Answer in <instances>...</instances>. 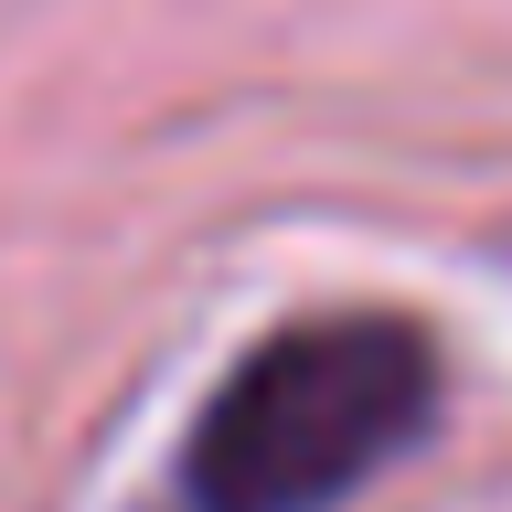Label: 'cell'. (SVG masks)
<instances>
[{
    "instance_id": "1",
    "label": "cell",
    "mask_w": 512,
    "mask_h": 512,
    "mask_svg": "<svg viewBox=\"0 0 512 512\" xmlns=\"http://www.w3.org/2000/svg\"><path fill=\"white\" fill-rule=\"evenodd\" d=\"M438 427V342L395 310L288 320L214 384L182 448L192 512H331Z\"/></svg>"
}]
</instances>
